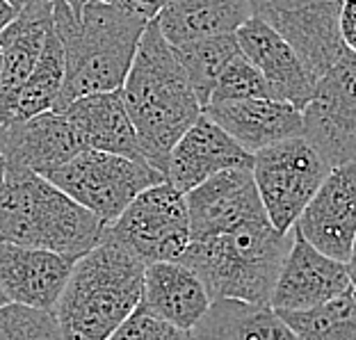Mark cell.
<instances>
[{"label":"cell","mask_w":356,"mask_h":340,"mask_svg":"<svg viewBox=\"0 0 356 340\" xmlns=\"http://www.w3.org/2000/svg\"><path fill=\"white\" fill-rule=\"evenodd\" d=\"M133 121L144 160L165 176L174 144L201 117V103L176 58V51L151 21L119 89Z\"/></svg>","instance_id":"6da1fadb"},{"label":"cell","mask_w":356,"mask_h":340,"mask_svg":"<svg viewBox=\"0 0 356 340\" xmlns=\"http://www.w3.org/2000/svg\"><path fill=\"white\" fill-rule=\"evenodd\" d=\"M149 23L103 0H89L80 16L55 0L53 28L64 48V85L53 112L83 96L119 92Z\"/></svg>","instance_id":"7a4b0ae2"},{"label":"cell","mask_w":356,"mask_h":340,"mask_svg":"<svg viewBox=\"0 0 356 340\" xmlns=\"http://www.w3.org/2000/svg\"><path fill=\"white\" fill-rule=\"evenodd\" d=\"M105 224L44 176L5 163L0 245L46 249L78 261L101 245Z\"/></svg>","instance_id":"3957f363"},{"label":"cell","mask_w":356,"mask_h":340,"mask_svg":"<svg viewBox=\"0 0 356 340\" xmlns=\"http://www.w3.org/2000/svg\"><path fill=\"white\" fill-rule=\"evenodd\" d=\"M144 270L108 240L78 258L53 311L62 340H108L142 304Z\"/></svg>","instance_id":"277c9868"},{"label":"cell","mask_w":356,"mask_h":340,"mask_svg":"<svg viewBox=\"0 0 356 340\" xmlns=\"http://www.w3.org/2000/svg\"><path fill=\"white\" fill-rule=\"evenodd\" d=\"M290 245L293 231L279 233L267 217H258L220 236L192 240L178 263L197 272L213 302L236 299L270 306Z\"/></svg>","instance_id":"5b68a950"},{"label":"cell","mask_w":356,"mask_h":340,"mask_svg":"<svg viewBox=\"0 0 356 340\" xmlns=\"http://www.w3.org/2000/svg\"><path fill=\"white\" fill-rule=\"evenodd\" d=\"M103 240L126 249L144 267L153 263H178L190 247L185 194L167 181L151 185L137 194L115 222L105 226Z\"/></svg>","instance_id":"8992f818"},{"label":"cell","mask_w":356,"mask_h":340,"mask_svg":"<svg viewBox=\"0 0 356 340\" xmlns=\"http://www.w3.org/2000/svg\"><path fill=\"white\" fill-rule=\"evenodd\" d=\"M46 181L110 226L133 204L137 194L163 183L165 176L142 160L87 149L48 174Z\"/></svg>","instance_id":"52a82bcc"},{"label":"cell","mask_w":356,"mask_h":340,"mask_svg":"<svg viewBox=\"0 0 356 340\" xmlns=\"http://www.w3.org/2000/svg\"><path fill=\"white\" fill-rule=\"evenodd\" d=\"M329 172L331 165L306 137H293L254 153L252 176L265 217L274 229L293 231Z\"/></svg>","instance_id":"ba28073f"},{"label":"cell","mask_w":356,"mask_h":340,"mask_svg":"<svg viewBox=\"0 0 356 340\" xmlns=\"http://www.w3.org/2000/svg\"><path fill=\"white\" fill-rule=\"evenodd\" d=\"M345 0H249L261 19L295 51L313 78H322L345 53L341 10Z\"/></svg>","instance_id":"9c48e42d"},{"label":"cell","mask_w":356,"mask_h":340,"mask_svg":"<svg viewBox=\"0 0 356 340\" xmlns=\"http://www.w3.org/2000/svg\"><path fill=\"white\" fill-rule=\"evenodd\" d=\"M304 137L331 167L356 160V55L345 51L302 110Z\"/></svg>","instance_id":"30bf717a"},{"label":"cell","mask_w":356,"mask_h":340,"mask_svg":"<svg viewBox=\"0 0 356 340\" xmlns=\"http://www.w3.org/2000/svg\"><path fill=\"white\" fill-rule=\"evenodd\" d=\"M293 229L320 254L350 261L356 240V160L331 167Z\"/></svg>","instance_id":"8fae6325"},{"label":"cell","mask_w":356,"mask_h":340,"mask_svg":"<svg viewBox=\"0 0 356 340\" xmlns=\"http://www.w3.org/2000/svg\"><path fill=\"white\" fill-rule=\"evenodd\" d=\"M350 288L352 277L347 263L320 254L293 229V245L272 290V309L311 311L341 297Z\"/></svg>","instance_id":"7c38bea8"},{"label":"cell","mask_w":356,"mask_h":340,"mask_svg":"<svg viewBox=\"0 0 356 340\" xmlns=\"http://www.w3.org/2000/svg\"><path fill=\"white\" fill-rule=\"evenodd\" d=\"M190 242L206 240L242 222L265 217L252 169H226L185 194Z\"/></svg>","instance_id":"4fadbf2b"},{"label":"cell","mask_w":356,"mask_h":340,"mask_svg":"<svg viewBox=\"0 0 356 340\" xmlns=\"http://www.w3.org/2000/svg\"><path fill=\"white\" fill-rule=\"evenodd\" d=\"M252 153H247L206 112H201V117L188 128V133L174 144L169 153L165 181L172 183L178 192L188 194L220 172L252 169Z\"/></svg>","instance_id":"5bb4252c"},{"label":"cell","mask_w":356,"mask_h":340,"mask_svg":"<svg viewBox=\"0 0 356 340\" xmlns=\"http://www.w3.org/2000/svg\"><path fill=\"white\" fill-rule=\"evenodd\" d=\"M76 261L69 256L0 245V288L7 302L53 313Z\"/></svg>","instance_id":"9a60e30c"},{"label":"cell","mask_w":356,"mask_h":340,"mask_svg":"<svg viewBox=\"0 0 356 340\" xmlns=\"http://www.w3.org/2000/svg\"><path fill=\"white\" fill-rule=\"evenodd\" d=\"M204 112L252 156L279 142L304 137L302 110L279 99L222 101L210 103Z\"/></svg>","instance_id":"2e32d148"},{"label":"cell","mask_w":356,"mask_h":340,"mask_svg":"<svg viewBox=\"0 0 356 340\" xmlns=\"http://www.w3.org/2000/svg\"><path fill=\"white\" fill-rule=\"evenodd\" d=\"M236 37L240 53L261 71L274 99L295 105L297 110H304L313 99L318 78H313L306 71L293 48L256 16H252L236 32Z\"/></svg>","instance_id":"e0dca14e"},{"label":"cell","mask_w":356,"mask_h":340,"mask_svg":"<svg viewBox=\"0 0 356 340\" xmlns=\"http://www.w3.org/2000/svg\"><path fill=\"white\" fill-rule=\"evenodd\" d=\"M83 151H87V147L74 124L62 112L51 110L7 128L3 160L12 167L28 169L46 178Z\"/></svg>","instance_id":"ac0fdd59"},{"label":"cell","mask_w":356,"mask_h":340,"mask_svg":"<svg viewBox=\"0 0 356 340\" xmlns=\"http://www.w3.org/2000/svg\"><path fill=\"white\" fill-rule=\"evenodd\" d=\"M213 297L197 272L183 263H153L144 270L142 306L176 329L192 331L208 313Z\"/></svg>","instance_id":"d6986e66"},{"label":"cell","mask_w":356,"mask_h":340,"mask_svg":"<svg viewBox=\"0 0 356 340\" xmlns=\"http://www.w3.org/2000/svg\"><path fill=\"white\" fill-rule=\"evenodd\" d=\"M62 115L74 124L87 149L147 163L119 92L76 99L62 110Z\"/></svg>","instance_id":"ffe728a7"},{"label":"cell","mask_w":356,"mask_h":340,"mask_svg":"<svg viewBox=\"0 0 356 340\" xmlns=\"http://www.w3.org/2000/svg\"><path fill=\"white\" fill-rule=\"evenodd\" d=\"M249 19V0H172L153 21L167 44L178 48L208 37L236 35Z\"/></svg>","instance_id":"44dd1931"},{"label":"cell","mask_w":356,"mask_h":340,"mask_svg":"<svg viewBox=\"0 0 356 340\" xmlns=\"http://www.w3.org/2000/svg\"><path fill=\"white\" fill-rule=\"evenodd\" d=\"M64 85V48L53 23L32 74L19 87L0 92V126L10 128L58 108Z\"/></svg>","instance_id":"7402d4cb"},{"label":"cell","mask_w":356,"mask_h":340,"mask_svg":"<svg viewBox=\"0 0 356 340\" xmlns=\"http://www.w3.org/2000/svg\"><path fill=\"white\" fill-rule=\"evenodd\" d=\"M190 336L192 340H299L272 306L236 299H215Z\"/></svg>","instance_id":"603a6c76"},{"label":"cell","mask_w":356,"mask_h":340,"mask_svg":"<svg viewBox=\"0 0 356 340\" xmlns=\"http://www.w3.org/2000/svg\"><path fill=\"white\" fill-rule=\"evenodd\" d=\"M53 7L19 12L10 26L0 32V53H3L0 92H10V89L19 87L37 67L48 28L53 23Z\"/></svg>","instance_id":"cb8c5ba5"},{"label":"cell","mask_w":356,"mask_h":340,"mask_svg":"<svg viewBox=\"0 0 356 340\" xmlns=\"http://www.w3.org/2000/svg\"><path fill=\"white\" fill-rule=\"evenodd\" d=\"M174 51L185 76L190 80L194 94H197L201 108L206 110L210 96H213L215 83L220 80L226 64L236 58V55H240L238 37L236 35L208 37V39H199V42L178 46Z\"/></svg>","instance_id":"d4e9b609"},{"label":"cell","mask_w":356,"mask_h":340,"mask_svg":"<svg viewBox=\"0 0 356 340\" xmlns=\"http://www.w3.org/2000/svg\"><path fill=\"white\" fill-rule=\"evenodd\" d=\"M299 340H356V290L311 311H277Z\"/></svg>","instance_id":"484cf974"},{"label":"cell","mask_w":356,"mask_h":340,"mask_svg":"<svg viewBox=\"0 0 356 340\" xmlns=\"http://www.w3.org/2000/svg\"><path fill=\"white\" fill-rule=\"evenodd\" d=\"M247 99H274V94L270 85L265 83V78L261 76V71L240 53L222 71L220 80L215 83L210 103L247 101Z\"/></svg>","instance_id":"4316f807"},{"label":"cell","mask_w":356,"mask_h":340,"mask_svg":"<svg viewBox=\"0 0 356 340\" xmlns=\"http://www.w3.org/2000/svg\"><path fill=\"white\" fill-rule=\"evenodd\" d=\"M0 340H62L53 313L7 302L0 306Z\"/></svg>","instance_id":"83f0119b"},{"label":"cell","mask_w":356,"mask_h":340,"mask_svg":"<svg viewBox=\"0 0 356 340\" xmlns=\"http://www.w3.org/2000/svg\"><path fill=\"white\" fill-rule=\"evenodd\" d=\"M108 340H192L190 331L176 329L169 322L156 318L140 304L135 313Z\"/></svg>","instance_id":"f1b7e54d"},{"label":"cell","mask_w":356,"mask_h":340,"mask_svg":"<svg viewBox=\"0 0 356 340\" xmlns=\"http://www.w3.org/2000/svg\"><path fill=\"white\" fill-rule=\"evenodd\" d=\"M108 5H115L133 16H140L144 21H153L156 16L172 3V0H103Z\"/></svg>","instance_id":"f546056e"},{"label":"cell","mask_w":356,"mask_h":340,"mask_svg":"<svg viewBox=\"0 0 356 340\" xmlns=\"http://www.w3.org/2000/svg\"><path fill=\"white\" fill-rule=\"evenodd\" d=\"M341 37L345 51L356 55V0H345L341 10Z\"/></svg>","instance_id":"4dcf8cb0"},{"label":"cell","mask_w":356,"mask_h":340,"mask_svg":"<svg viewBox=\"0 0 356 340\" xmlns=\"http://www.w3.org/2000/svg\"><path fill=\"white\" fill-rule=\"evenodd\" d=\"M5 3L19 14V12H26V10H37V7H53L55 0H5Z\"/></svg>","instance_id":"1f68e13d"},{"label":"cell","mask_w":356,"mask_h":340,"mask_svg":"<svg viewBox=\"0 0 356 340\" xmlns=\"http://www.w3.org/2000/svg\"><path fill=\"white\" fill-rule=\"evenodd\" d=\"M14 19H16V12L5 3V0H0V32H3L7 26H10Z\"/></svg>","instance_id":"d6a6232c"},{"label":"cell","mask_w":356,"mask_h":340,"mask_svg":"<svg viewBox=\"0 0 356 340\" xmlns=\"http://www.w3.org/2000/svg\"><path fill=\"white\" fill-rule=\"evenodd\" d=\"M62 3L67 5L69 10L74 12L76 16H80V12H83V7H85V5L89 3V0H62Z\"/></svg>","instance_id":"836d02e7"},{"label":"cell","mask_w":356,"mask_h":340,"mask_svg":"<svg viewBox=\"0 0 356 340\" xmlns=\"http://www.w3.org/2000/svg\"><path fill=\"white\" fill-rule=\"evenodd\" d=\"M347 267H350L352 286L356 288V240H354V247H352V256H350V261H347Z\"/></svg>","instance_id":"e575fe53"},{"label":"cell","mask_w":356,"mask_h":340,"mask_svg":"<svg viewBox=\"0 0 356 340\" xmlns=\"http://www.w3.org/2000/svg\"><path fill=\"white\" fill-rule=\"evenodd\" d=\"M5 142H7V128L0 126V160L5 158Z\"/></svg>","instance_id":"d590c367"},{"label":"cell","mask_w":356,"mask_h":340,"mask_svg":"<svg viewBox=\"0 0 356 340\" xmlns=\"http://www.w3.org/2000/svg\"><path fill=\"white\" fill-rule=\"evenodd\" d=\"M3 178H5V160H0V185H3Z\"/></svg>","instance_id":"8d00e7d4"},{"label":"cell","mask_w":356,"mask_h":340,"mask_svg":"<svg viewBox=\"0 0 356 340\" xmlns=\"http://www.w3.org/2000/svg\"><path fill=\"white\" fill-rule=\"evenodd\" d=\"M3 304H7V297L3 293V288H0V306H3Z\"/></svg>","instance_id":"74e56055"},{"label":"cell","mask_w":356,"mask_h":340,"mask_svg":"<svg viewBox=\"0 0 356 340\" xmlns=\"http://www.w3.org/2000/svg\"><path fill=\"white\" fill-rule=\"evenodd\" d=\"M0 76H3V53H0Z\"/></svg>","instance_id":"f35d334b"},{"label":"cell","mask_w":356,"mask_h":340,"mask_svg":"<svg viewBox=\"0 0 356 340\" xmlns=\"http://www.w3.org/2000/svg\"><path fill=\"white\" fill-rule=\"evenodd\" d=\"M354 290H356V288H354Z\"/></svg>","instance_id":"ab89813d"}]
</instances>
